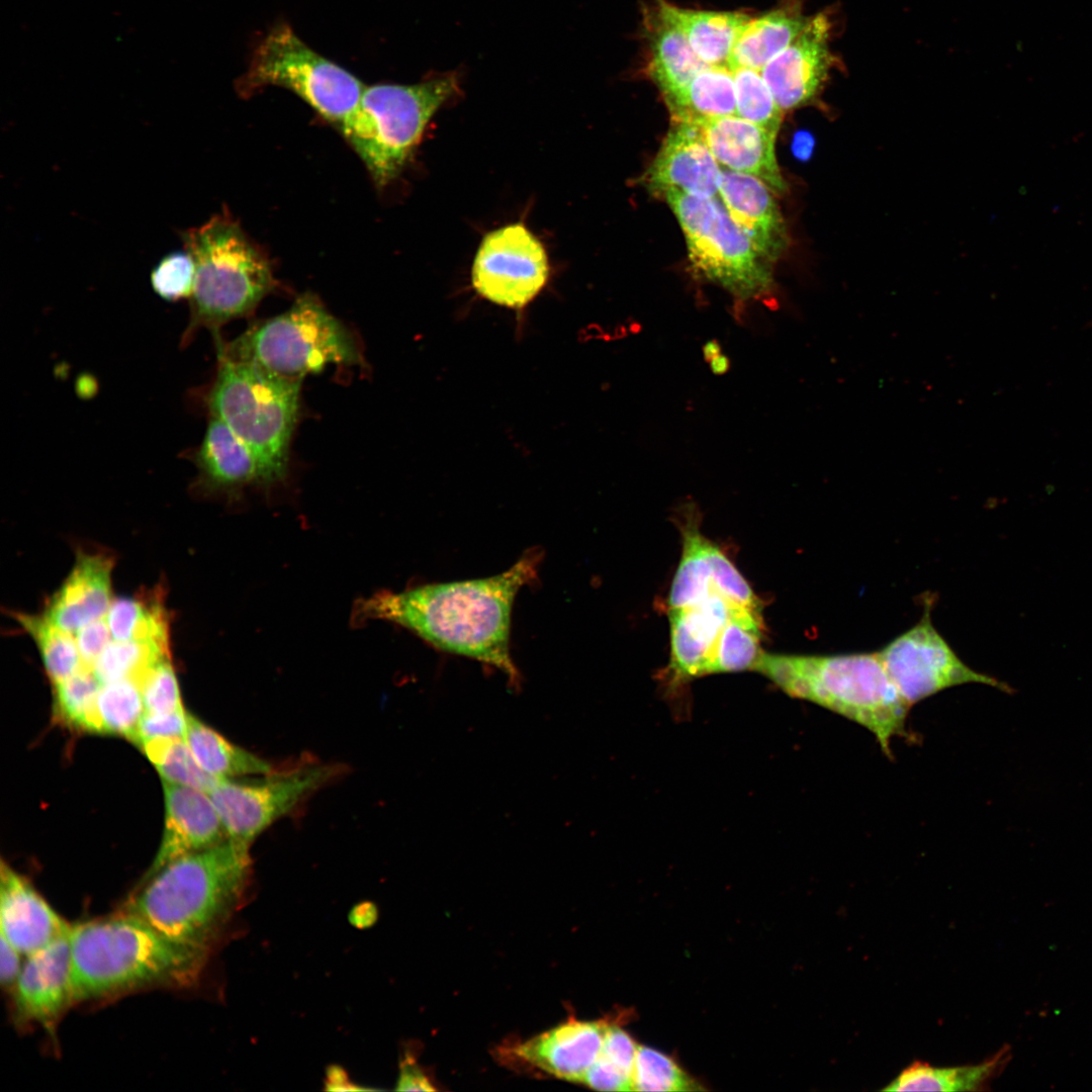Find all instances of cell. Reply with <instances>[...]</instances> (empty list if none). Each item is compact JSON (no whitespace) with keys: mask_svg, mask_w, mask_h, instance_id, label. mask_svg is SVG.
<instances>
[{"mask_svg":"<svg viewBox=\"0 0 1092 1092\" xmlns=\"http://www.w3.org/2000/svg\"><path fill=\"white\" fill-rule=\"evenodd\" d=\"M540 551L527 552L486 578L381 590L356 602L352 623L397 624L434 647L500 670L514 688L521 675L510 650L511 614L519 590L537 575Z\"/></svg>","mask_w":1092,"mask_h":1092,"instance_id":"obj_1","label":"cell"},{"mask_svg":"<svg viewBox=\"0 0 1092 1092\" xmlns=\"http://www.w3.org/2000/svg\"><path fill=\"white\" fill-rule=\"evenodd\" d=\"M250 847L230 839L181 856L143 879L121 911L208 951L249 882Z\"/></svg>","mask_w":1092,"mask_h":1092,"instance_id":"obj_2","label":"cell"},{"mask_svg":"<svg viewBox=\"0 0 1092 1092\" xmlns=\"http://www.w3.org/2000/svg\"><path fill=\"white\" fill-rule=\"evenodd\" d=\"M69 939L74 1003L141 987L189 986L208 954L123 911L72 925Z\"/></svg>","mask_w":1092,"mask_h":1092,"instance_id":"obj_3","label":"cell"},{"mask_svg":"<svg viewBox=\"0 0 1092 1092\" xmlns=\"http://www.w3.org/2000/svg\"><path fill=\"white\" fill-rule=\"evenodd\" d=\"M792 698L836 713L868 729L883 752L905 735L910 707L888 675L878 652L831 655L763 652L755 666Z\"/></svg>","mask_w":1092,"mask_h":1092,"instance_id":"obj_4","label":"cell"},{"mask_svg":"<svg viewBox=\"0 0 1092 1092\" xmlns=\"http://www.w3.org/2000/svg\"><path fill=\"white\" fill-rule=\"evenodd\" d=\"M194 262L190 317L182 344L200 329L219 339V328L249 314L275 287L272 268L228 211L197 228L180 232Z\"/></svg>","mask_w":1092,"mask_h":1092,"instance_id":"obj_5","label":"cell"},{"mask_svg":"<svg viewBox=\"0 0 1092 1092\" xmlns=\"http://www.w3.org/2000/svg\"><path fill=\"white\" fill-rule=\"evenodd\" d=\"M462 72H432L414 84L365 86L338 127L378 187L396 179L433 116L461 96Z\"/></svg>","mask_w":1092,"mask_h":1092,"instance_id":"obj_6","label":"cell"},{"mask_svg":"<svg viewBox=\"0 0 1092 1092\" xmlns=\"http://www.w3.org/2000/svg\"><path fill=\"white\" fill-rule=\"evenodd\" d=\"M217 356V370L205 394L208 413L249 447L262 468L267 487L276 484L288 469L301 381Z\"/></svg>","mask_w":1092,"mask_h":1092,"instance_id":"obj_7","label":"cell"},{"mask_svg":"<svg viewBox=\"0 0 1092 1092\" xmlns=\"http://www.w3.org/2000/svg\"><path fill=\"white\" fill-rule=\"evenodd\" d=\"M216 343L217 355L298 381L329 365L363 364L353 333L310 292L298 296L282 313L253 325L232 342L218 339Z\"/></svg>","mask_w":1092,"mask_h":1092,"instance_id":"obj_8","label":"cell"},{"mask_svg":"<svg viewBox=\"0 0 1092 1092\" xmlns=\"http://www.w3.org/2000/svg\"><path fill=\"white\" fill-rule=\"evenodd\" d=\"M276 86L302 99L337 128L355 108L365 85L351 72L322 56L285 22L257 43L235 87L242 97Z\"/></svg>","mask_w":1092,"mask_h":1092,"instance_id":"obj_9","label":"cell"},{"mask_svg":"<svg viewBox=\"0 0 1092 1092\" xmlns=\"http://www.w3.org/2000/svg\"><path fill=\"white\" fill-rule=\"evenodd\" d=\"M678 220L690 261L708 280L739 299H754L772 286L767 261L737 226L721 199L670 190L662 195Z\"/></svg>","mask_w":1092,"mask_h":1092,"instance_id":"obj_10","label":"cell"},{"mask_svg":"<svg viewBox=\"0 0 1092 1092\" xmlns=\"http://www.w3.org/2000/svg\"><path fill=\"white\" fill-rule=\"evenodd\" d=\"M332 763L304 762L248 783L221 780L209 793L228 838L250 847L266 828L339 776Z\"/></svg>","mask_w":1092,"mask_h":1092,"instance_id":"obj_11","label":"cell"},{"mask_svg":"<svg viewBox=\"0 0 1092 1092\" xmlns=\"http://www.w3.org/2000/svg\"><path fill=\"white\" fill-rule=\"evenodd\" d=\"M930 605L910 629L878 651L885 669L902 699L911 707L943 690L982 684L1012 694L1004 681L966 664L936 630Z\"/></svg>","mask_w":1092,"mask_h":1092,"instance_id":"obj_12","label":"cell"},{"mask_svg":"<svg viewBox=\"0 0 1092 1092\" xmlns=\"http://www.w3.org/2000/svg\"><path fill=\"white\" fill-rule=\"evenodd\" d=\"M550 265L542 242L522 222L487 233L471 268V282L482 298L522 309L546 286Z\"/></svg>","mask_w":1092,"mask_h":1092,"instance_id":"obj_13","label":"cell"},{"mask_svg":"<svg viewBox=\"0 0 1092 1092\" xmlns=\"http://www.w3.org/2000/svg\"><path fill=\"white\" fill-rule=\"evenodd\" d=\"M682 553L672 579L668 609H679L718 595L747 609L761 610L746 579L725 553L703 536L695 520L681 527Z\"/></svg>","mask_w":1092,"mask_h":1092,"instance_id":"obj_14","label":"cell"},{"mask_svg":"<svg viewBox=\"0 0 1092 1092\" xmlns=\"http://www.w3.org/2000/svg\"><path fill=\"white\" fill-rule=\"evenodd\" d=\"M830 32L826 13L811 16L797 38L760 70L783 111L808 104L823 88L833 65Z\"/></svg>","mask_w":1092,"mask_h":1092,"instance_id":"obj_15","label":"cell"},{"mask_svg":"<svg viewBox=\"0 0 1092 1092\" xmlns=\"http://www.w3.org/2000/svg\"><path fill=\"white\" fill-rule=\"evenodd\" d=\"M739 608L743 607L715 595L691 606L669 610L670 661L665 671L669 691L711 674L721 631Z\"/></svg>","mask_w":1092,"mask_h":1092,"instance_id":"obj_16","label":"cell"},{"mask_svg":"<svg viewBox=\"0 0 1092 1092\" xmlns=\"http://www.w3.org/2000/svg\"><path fill=\"white\" fill-rule=\"evenodd\" d=\"M721 169L694 122L676 121L643 176L645 186L663 195L670 190L715 197Z\"/></svg>","mask_w":1092,"mask_h":1092,"instance_id":"obj_17","label":"cell"},{"mask_svg":"<svg viewBox=\"0 0 1092 1092\" xmlns=\"http://www.w3.org/2000/svg\"><path fill=\"white\" fill-rule=\"evenodd\" d=\"M69 933L25 957L11 989L18 1014L48 1031L74 1003Z\"/></svg>","mask_w":1092,"mask_h":1092,"instance_id":"obj_18","label":"cell"},{"mask_svg":"<svg viewBox=\"0 0 1092 1092\" xmlns=\"http://www.w3.org/2000/svg\"><path fill=\"white\" fill-rule=\"evenodd\" d=\"M162 782L165 804L163 836L155 859L144 879L181 856L215 846L229 839L207 793Z\"/></svg>","mask_w":1092,"mask_h":1092,"instance_id":"obj_19","label":"cell"},{"mask_svg":"<svg viewBox=\"0 0 1092 1092\" xmlns=\"http://www.w3.org/2000/svg\"><path fill=\"white\" fill-rule=\"evenodd\" d=\"M696 123L715 160L729 170L754 176L775 194L788 188L776 158L777 134L737 115Z\"/></svg>","mask_w":1092,"mask_h":1092,"instance_id":"obj_20","label":"cell"},{"mask_svg":"<svg viewBox=\"0 0 1092 1092\" xmlns=\"http://www.w3.org/2000/svg\"><path fill=\"white\" fill-rule=\"evenodd\" d=\"M611 1020L570 1019L528 1040L512 1054L533 1068L556 1078L581 1082L599 1058Z\"/></svg>","mask_w":1092,"mask_h":1092,"instance_id":"obj_21","label":"cell"},{"mask_svg":"<svg viewBox=\"0 0 1092 1092\" xmlns=\"http://www.w3.org/2000/svg\"><path fill=\"white\" fill-rule=\"evenodd\" d=\"M772 193L754 176L721 170L719 195L725 208L769 262L780 259L789 246L787 225Z\"/></svg>","mask_w":1092,"mask_h":1092,"instance_id":"obj_22","label":"cell"},{"mask_svg":"<svg viewBox=\"0 0 1092 1092\" xmlns=\"http://www.w3.org/2000/svg\"><path fill=\"white\" fill-rule=\"evenodd\" d=\"M69 924L23 876L0 866V934L24 958L67 934Z\"/></svg>","mask_w":1092,"mask_h":1092,"instance_id":"obj_23","label":"cell"},{"mask_svg":"<svg viewBox=\"0 0 1092 1092\" xmlns=\"http://www.w3.org/2000/svg\"><path fill=\"white\" fill-rule=\"evenodd\" d=\"M197 486L207 493L236 494L248 486L267 487L249 447L219 419L211 417L200 445L191 453Z\"/></svg>","mask_w":1092,"mask_h":1092,"instance_id":"obj_24","label":"cell"},{"mask_svg":"<svg viewBox=\"0 0 1092 1092\" xmlns=\"http://www.w3.org/2000/svg\"><path fill=\"white\" fill-rule=\"evenodd\" d=\"M112 568L113 561L106 555L80 553L64 583L49 600L43 615L72 634L105 617L113 601Z\"/></svg>","mask_w":1092,"mask_h":1092,"instance_id":"obj_25","label":"cell"},{"mask_svg":"<svg viewBox=\"0 0 1092 1092\" xmlns=\"http://www.w3.org/2000/svg\"><path fill=\"white\" fill-rule=\"evenodd\" d=\"M644 26L649 48L647 72L667 103L679 96L709 66L697 56L659 0L655 7L647 9Z\"/></svg>","mask_w":1092,"mask_h":1092,"instance_id":"obj_26","label":"cell"},{"mask_svg":"<svg viewBox=\"0 0 1092 1092\" xmlns=\"http://www.w3.org/2000/svg\"><path fill=\"white\" fill-rule=\"evenodd\" d=\"M809 19L795 3L751 17L736 40L728 68L760 71L797 38Z\"/></svg>","mask_w":1092,"mask_h":1092,"instance_id":"obj_27","label":"cell"},{"mask_svg":"<svg viewBox=\"0 0 1092 1092\" xmlns=\"http://www.w3.org/2000/svg\"><path fill=\"white\" fill-rule=\"evenodd\" d=\"M664 10L681 28L692 49L708 66L728 67L745 24L751 16L740 11L689 9L659 0Z\"/></svg>","mask_w":1092,"mask_h":1092,"instance_id":"obj_28","label":"cell"},{"mask_svg":"<svg viewBox=\"0 0 1092 1092\" xmlns=\"http://www.w3.org/2000/svg\"><path fill=\"white\" fill-rule=\"evenodd\" d=\"M1011 1060L1008 1044L975 1065L933 1067L915 1061L883 1090L885 1091H985Z\"/></svg>","mask_w":1092,"mask_h":1092,"instance_id":"obj_29","label":"cell"},{"mask_svg":"<svg viewBox=\"0 0 1092 1092\" xmlns=\"http://www.w3.org/2000/svg\"><path fill=\"white\" fill-rule=\"evenodd\" d=\"M184 738L199 765L216 779L264 776L273 770L268 761L232 743L189 713Z\"/></svg>","mask_w":1092,"mask_h":1092,"instance_id":"obj_30","label":"cell"},{"mask_svg":"<svg viewBox=\"0 0 1092 1092\" xmlns=\"http://www.w3.org/2000/svg\"><path fill=\"white\" fill-rule=\"evenodd\" d=\"M106 620L114 640L150 643L169 650V615L160 589L114 599Z\"/></svg>","mask_w":1092,"mask_h":1092,"instance_id":"obj_31","label":"cell"},{"mask_svg":"<svg viewBox=\"0 0 1092 1092\" xmlns=\"http://www.w3.org/2000/svg\"><path fill=\"white\" fill-rule=\"evenodd\" d=\"M666 105L673 122H697L711 117L736 115L732 71L728 67H707L679 96Z\"/></svg>","mask_w":1092,"mask_h":1092,"instance_id":"obj_32","label":"cell"},{"mask_svg":"<svg viewBox=\"0 0 1092 1092\" xmlns=\"http://www.w3.org/2000/svg\"><path fill=\"white\" fill-rule=\"evenodd\" d=\"M762 628L760 610L739 608L734 611L721 631L711 673L754 670L763 653L760 648Z\"/></svg>","mask_w":1092,"mask_h":1092,"instance_id":"obj_33","label":"cell"},{"mask_svg":"<svg viewBox=\"0 0 1092 1092\" xmlns=\"http://www.w3.org/2000/svg\"><path fill=\"white\" fill-rule=\"evenodd\" d=\"M14 618L35 643L52 684L64 680L84 667L72 633L61 629L44 615L15 613Z\"/></svg>","mask_w":1092,"mask_h":1092,"instance_id":"obj_34","label":"cell"},{"mask_svg":"<svg viewBox=\"0 0 1092 1092\" xmlns=\"http://www.w3.org/2000/svg\"><path fill=\"white\" fill-rule=\"evenodd\" d=\"M53 687L57 722L72 730L99 734L96 699L101 684L92 669L83 667Z\"/></svg>","mask_w":1092,"mask_h":1092,"instance_id":"obj_35","label":"cell"},{"mask_svg":"<svg viewBox=\"0 0 1092 1092\" xmlns=\"http://www.w3.org/2000/svg\"><path fill=\"white\" fill-rule=\"evenodd\" d=\"M96 711L99 734L119 735L132 741L145 713L140 681L123 678L101 685Z\"/></svg>","mask_w":1092,"mask_h":1092,"instance_id":"obj_36","label":"cell"},{"mask_svg":"<svg viewBox=\"0 0 1092 1092\" xmlns=\"http://www.w3.org/2000/svg\"><path fill=\"white\" fill-rule=\"evenodd\" d=\"M140 747L155 765L162 781L207 794L221 781L199 765L184 737L151 739L144 741Z\"/></svg>","mask_w":1092,"mask_h":1092,"instance_id":"obj_37","label":"cell"},{"mask_svg":"<svg viewBox=\"0 0 1092 1092\" xmlns=\"http://www.w3.org/2000/svg\"><path fill=\"white\" fill-rule=\"evenodd\" d=\"M170 657V651L157 645L139 641L112 639L92 666L101 685L134 678L139 681L157 662Z\"/></svg>","mask_w":1092,"mask_h":1092,"instance_id":"obj_38","label":"cell"},{"mask_svg":"<svg viewBox=\"0 0 1092 1092\" xmlns=\"http://www.w3.org/2000/svg\"><path fill=\"white\" fill-rule=\"evenodd\" d=\"M735 86L736 115L778 134L783 110L775 100L759 70H731Z\"/></svg>","mask_w":1092,"mask_h":1092,"instance_id":"obj_39","label":"cell"},{"mask_svg":"<svg viewBox=\"0 0 1092 1092\" xmlns=\"http://www.w3.org/2000/svg\"><path fill=\"white\" fill-rule=\"evenodd\" d=\"M701 1089L673 1059L657 1050L638 1045L632 1073V1090L694 1091Z\"/></svg>","mask_w":1092,"mask_h":1092,"instance_id":"obj_40","label":"cell"},{"mask_svg":"<svg viewBox=\"0 0 1092 1092\" xmlns=\"http://www.w3.org/2000/svg\"><path fill=\"white\" fill-rule=\"evenodd\" d=\"M195 267L190 254L175 251L160 260L151 273L154 291L163 299L177 301L189 298L193 288Z\"/></svg>","mask_w":1092,"mask_h":1092,"instance_id":"obj_41","label":"cell"},{"mask_svg":"<svg viewBox=\"0 0 1092 1092\" xmlns=\"http://www.w3.org/2000/svg\"><path fill=\"white\" fill-rule=\"evenodd\" d=\"M147 713H169L182 709L179 686L170 657L152 666L140 681Z\"/></svg>","mask_w":1092,"mask_h":1092,"instance_id":"obj_42","label":"cell"},{"mask_svg":"<svg viewBox=\"0 0 1092 1092\" xmlns=\"http://www.w3.org/2000/svg\"><path fill=\"white\" fill-rule=\"evenodd\" d=\"M187 714L184 708L169 713L145 712L131 742L140 746L151 739L184 737Z\"/></svg>","mask_w":1092,"mask_h":1092,"instance_id":"obj_43","label":"cell"},{"mask_svg":"<svg viewBox=\"0 0 1092 1092\" xmlns=\"http://www.w3.org/2000/svg\"><path fill=\"white\" fill-rule=\"evenodd\" d=\"M637 1050L631 1035L611 1020L600 1055L632 1080Z\"/></svg>","mask_w":1092,"mask_h":1092,"instance_id":"obj_44","label":"cell"},{"mask_svg":"<svg viewBox=\"0 0 1092 1092\" xmlns=\"http://www.w3.org/2000/svg\"><path fill=\"white\" fill-rule=\"evenodd\" d=\"M75 634L83 666L92 669L98 656L112 640L106 616L83 626Z\"/></svg>","mask_w":1092,"mask_h":1092,"instance_id":"obj_45","label":"cell"},{"mask_svg":"<svg viewBox=\"0 0 1092 1092\" xmlns=\"http://www.w3.org/2000/svg\"><path fill=\"white\" fill-rule=\"evenodd\" d=\"M590 1088L601 1091L632 1090V1080L601 1055L587 1070L583 1081Z\"/></svg>","mask_w":1092,"mask_h":1092,"instance_id":"obj_46","label":"cell"},{"mask_svg":"<svg viewBox=\"0 0 1092 1092\" xmlns=\"http://www.w3.org/2000/svg\"><path fill=\"white\" fill-rule=\"evenodd\" d=\"M397 1091H435L428 1075L408 1056H405L399 1066V1075L396 1081Z\"/></svg>","mask_w":1092,"mask_h":1092,"instance_id":"obj_47","label":"cell"},{"mask_svg":"<svg viewBox=\"0 0 1092 1092\" xmlns=\"http://www.w3.org/2000/svg\"><path fill=\"white\" fill-rule=\"evenodd\" d=\"M0 982L3 988L12 989L20 973L23 957L0 934Z\"/></svg>","mask_w":1092,"mask_h":1092,"instance_id":"obj_48","label":"cell"},{"mask_svg":"<svg viewBox=\"0 0 1092 1092\" xmlns=\"http://www.w3.org/2000/svg\"><path fill=\"white\" fill-rule=\"evenodd\" d=\"M325 1084L326 1089L332 1091L371 1090V1088L357 1086L340 1067H332L329 1069Z\"/></svg>","mask_w":1092,"mask_h":1092,"instance_id":"obj_49","label":"cell"},{"mask_svg":"<svg viewBox=\"0 0 1092 1092\" xmlns=\"http://www.w3.org/2000/svg\"><path fill=\"white\" fill-rule=\"evenodd\" d=\"M709 364H710V369H711L712 373H714L716 375L725 374L726 372H728V370L730 368L729 358L726 355L722 354V353L720 355H718L717 357H715L714 359H712L709 362Z\"/></svg>","mask_w":1092,"mask_h":1092,"instance_id":"obj_50","label":"cell"},{"mask_svg":"<svg viewBox=\"0 0 1092 1092\" xmlns=\"http://www.w3.org/2000/svg\"><path fill=\"white\" fill-rule=\"evenodd\" d=\"M721 353L720 344L716 340H710L703 346V356L708 363Z\"/></svg>","mask_w":1092,"mask_h":1092,"instance_id":"obj_51","label":"cell"}]
</instances>
